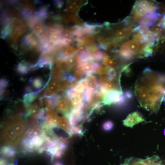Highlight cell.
<instances>
[{
	"mask_svg": "<svg viewBox=\"0 0 165 165\" xmlns=\"http://www.w3.org/2000/svg\"><path fill=\"white\" fill-rule=\"evenodd\" d=\"M155 7L152 3L145 1L137 2L134 6V12L136 15V19L137 17L146 14L154 10Z\"/></svg>",
	"mask_w": 165,
	"mask_h": 165,
	"instance_id": "3957f363",
	"label": "cell"
},
{
	"mask_svg": "<svg viewBox=\"0 0 165 165\" xmlns=\"http://www.w3.org/2000/svg\"><path fill=\"white\" fill-rule=\"evenodd\" d=\"M53 130L55 133L58 136L61 137H65L64 136L67 135L66 134H65L66 133L65 131H63L60 128L55 127L53 129Z\"/></svg>",
	"mask_w": 165,
	"mask_h": 165,
	"instance_id": "5b68a950",
	"label": "cell"
},
{
	"mask_svg": "<svg viewBox=\"0 0 165 165\" xmlns=\"http://www.w3.org/2000/svg\"><path fill=\"white\" fill-rule=\"evenodd\" d=\"M143 120L141 115L138 112H135L129 114L124 120V123L126 126H132Z\"/></svg>",
	"mask_w": 165,
	"mask_h": 165,
	"instance_id": "277c9868",
	"label": "cell"
},
{
	"mask_svg": "<svg viewBox=\"0 0 165 165\" xmlns=\"http://www.w3.org/2000/svg\"><path fill=\"white\" fill-rule=\"evenodd\" d=\"M104 94L103 102L105 104L113 103L121 104L124 102L125 100L122 92L116 90H108Z\"/></svg>",
	"mask_w": 165,
	"mask_h": 165,
	"instance_id": "7a4b0ae2",
	"label": "cell"
},
{
	"mask_svg": "<svg viewBox=\"0 0 165 165\" xmlns=\"http://www.w3.org/2000/svg\"><path fill=\"white\" fill-rule=\"evenodd\" d=\"M135 92L141 105L156 111L165 101V76L146 69L137 80Z\"/></svg>",
	"mask_w": 165,
	"mask_h": 165,
	"instance_id": "6da1fadb",
	"label": "cell"
},
{
	"mask_svg": "<svg viewBox=\"0 0 165 165\" xmlns=\"http://www.w3.org/2000/svg\"><path fill=\"white\" fill-rule=\"evenodd\" d=\"M113 125V123L111 122L108 121L104 123L103 127L105 130H108L112 129Z\"/></svg>",
	"mask_w": 165,
	"mask_h": 165,
	"instance_id": "8992f818",
	"label": "cell"
},
{
	"mask_svg": "<svg viewBox=\"0 0 165 165\" xmlns=\"http://www.w3.org/2000/svg\"><path fill=\"white\" fill-rule=\"evenodd\" d=\"M55 165H62L60 163H57Z\"/></svg>",
	"mask_w": 165,
	"mask_h": 165,
	"instance_id": "52a82bcc",
	"label": "cell"
}]
</instances>
